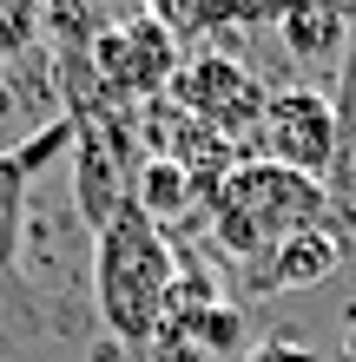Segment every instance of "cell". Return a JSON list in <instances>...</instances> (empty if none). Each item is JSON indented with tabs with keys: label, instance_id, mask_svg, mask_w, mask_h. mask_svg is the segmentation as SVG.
Segmentation results:
<instances>
[{
	"label": "cell",
	"instance_id": "6da1fadb",
	"mask_svg": "<svg viewBox=\"0 0 356 362\" xmlns=\"http://www.w3.org/2000/svg\"><path fill=\"white\" fill-rule=\"evenodd\" d=\"M172 284H178V250L139 204L113 211L93 230V303H99L119 349H152L159 343Z\"/></svg>",
	"mask_w": 356,
	"mask_h": 362
},
{
	"label": "cell",
	"instance_id": "7a4b0ae2",
	"mask_svg": "<svg viewBox=\"0 0 356 362\" xmlns=\"http://www.w3.org/2000/svg\"><path fill=\"white\" fill-rule=\"evenodd\" d=\"M205 218H212V238L231 250L238 264L264 270L290 238L330 224V191L310 172H290V165H270V158H244L238 172L212 191Z\"/></svg>",
	"mask_w": 356,
	"mask_h": 362
},
{
	"label": "cell",
	"instance_id": "3957f363",
	"mask_svg": "<svg viewBox=\"0 0 356 362\" xmlns=\"http://www.w3.org/2000/svg\"><path fill=\"white\" fill-rule=\"evenodd\" d=\"M178 40L159 27L152 13H125L113 20L106 33L93 40V99H113V105H152L172 93V73H178Z\"/></svg>",
	"mask_w": 356,
	"mask_h": 362
},
{
	"label": "cell",
	"instance_id": "277c9868",
	"mask_svg": "<svg viewBox=\"0 0 356 362\" xmlns=\"http://www.w3.org/2000/svg\"><path fill=\"white\" fill-rule=\"evenodd\" d=\"M165 99H172L192 125H205V132H224L231 145H251L270 93H264V79L251 73L244 59H231V53H192V59H178Z\"/></svg>",
	"mask_w": 356,
	"mask_h": 362
},
{
	"label": "cell",
	"instance_id": "5b68a950",
	"mask_svg": "<svg viewBox=\"0 0 356 362\" xmlns=\"http://www.w3.org/2000/svg\"><path fill=\"white\" fill-rule=\"evenodd\" d=\"M337 152H343V119L310 86H277L244 145V158H270V165H290V172H310V178H323L337 165Z\"/></svg>",
	"mask_w": 356,
	"mask_h": 362
},
{
	"label": "cell",
	"instance_id": "8992f818",
	"mask_svg": "<svg viewBox=\"0 0 356 362\" xmlns=\"http://www.w3.org/2000/svg\"><path fill=\"white\" fill-rule=\"evenodd\" d=\"M59 152H73V119H47V132H33L27 145L0 152V284L20 276V244H27V185L40 165H53Z\"/></svg>",
	"mask_w": 356,
	"mask_h": 362
},
{
	"label": "cell",
	"instance_id": "52a82bcc",
	"mask_svg": "<svg viewBox=\"0 0 356 362\" xmlns=\"http://www.w3.org/2000/svg\"><path fill=\"white\" fill-rule=\"evenodd\" d=\"M337 264H343L337 230H330V224L323 230H304V238H290L277 257L258 270V290H317V284L337 276Z\"/></svg>",
	"mask_w": 356,
	"mask_h": 362
},
{
	"label": "cell",
	"instance_id": "ba28073f",
	"mask_svg": "<svg viewBox=\"0 0 356 362\" xmlns=\"http://www.w3.org/2000/svg\"><path fill=\"white\" fill-rule=\"evenodd\" d=\"M277 33H284V47L297 59H323V53H337L350 40V20H343L337 0H297V7L277 20Z\"/></svg>",
	"mask_w": 356,
	"mask_h": 362
},
{
	"label": "cell",
	"instance_id": "9c48e42d",
	"mask_svg": "<svg viewBox=\"0 0 356 362\" xmlns=\"http://www.w3.org/2000/svg\"><path fill=\"white\" fill-rule=\"evenodd\" d=\"M132 204H139L145 218H152V224L165 230V224H178L185 211L198 204V191H192V178H185L172 158H152V152H145L139 178H132Z\"/></svg>",
	"mask_w": 356,
	"mask_h": 362
},
{
	"label": "cell",
	"instance_id": "30bf717a",
	"mask_svg": "<svg viewBox=\"0 0 356 362\" xmlns=\"http://www.w3.org/2000/svg\"><path fill=\"white\" fill-rule=\"evenodd\" d=\"M145 13H152L159 27L185 47V40H198V33L244 27V20H251V0H145Z\"/></svg>",
	"mask_w": 356,
	"mask_h": 362
},
{
	"label": "cell",
	"instance_id": "8fae6325",
	"mask_svg": "<svg viewBox=\"0 0 356 362\" xmlns=\"http://www.w3.org/2000/svg\"><path fill=\"white\" fill-rule=\"evenodd\" d=\"M47 47V0H0V66Z\"/></svg>",
	"mask_w": 356,
	"mask_h": 362
},
{
	"label": "cell",
	"instance_id": "7c38bea8",
	"mask_svg": "<svg viewBox=\"0 0 356 362\" xmlns=\"http://www.w3.org/2000/svg\"><path fill=\"white\" fill-rule=\"evenodd\" d=\"M185 343H192L198 356H231V349H244V310L231 303V296H224V303H212L192 323V336H185Z\"/></svg>",
	"mask_w": 356,
	"mask_h": 362
},
{
	"label": "cell",
	"instance_id": "4fadbf2b",
	"mask_svg": "<svg viewBox=\"0 0 356 362\" xmlns=\"http://www.w3.org/2000/svg\"><path fill=\"white\" fill-rule=\"evenodd\" d=\"M244 362H317L297 336H258V343L244 349Z\"/></svg>",
	"mask_w": 356,
	"mask_h": 362
},
{
	"label": "cell",
	"instance_id": "5bb4252c",
	"mask_svg": "<svg viewBox=\"0 0 356 362\" xmlns=\"http://www.w3.org/2000/svg\"><path fill=\"white\" fill-rule=\"evenodd\" d=\"M152 362H212V356H198L192 343H159V349H152Z\"/></svg>",
	"mask_w": 356,
	"mask_h": 362
},
{
	"label": "cell",
	"instance_id": "9a60e30c",
	"mask_svg": "<svg viewBox=\"0 0 356 362\" xmlns=\"http://www.w3.org/2000/svg\"><path fill=\"white\" fill-rule=\"evenodd\" d=\"M343 362H356V316H350V343H343Z\"/></svg>",
	"mask_w": 356,
	"mask_h": 362
},
{
	"label": "cell",
	"instance_id": "2e32d148",
	"mask_svg": "<svg viewBox=\"0 0 356 362\" xmlns=\"http://www.w3.org/2000/svg\"><path fill=\"white\" fill-rule=\"evenodd\" d=\"M99 7H132V0H99Z\"/></svg>",
	"mask_w": 356,
	"mask_h": 362
},
{
	"label": "cell",
	"instance_id": "e0dca14e",
	"mask_svg": "<svg viewBox=\"0 0 356 362\" xmlns=\"http://www.w3.org/2000/svg\"><path fill=\"white\" fill-rule=\"evenodd\" d=\"M350 316H356V310H350Z\"/></svg>",
	"mask_w": 356,
	"mask_h": 362
}]
</instances>
